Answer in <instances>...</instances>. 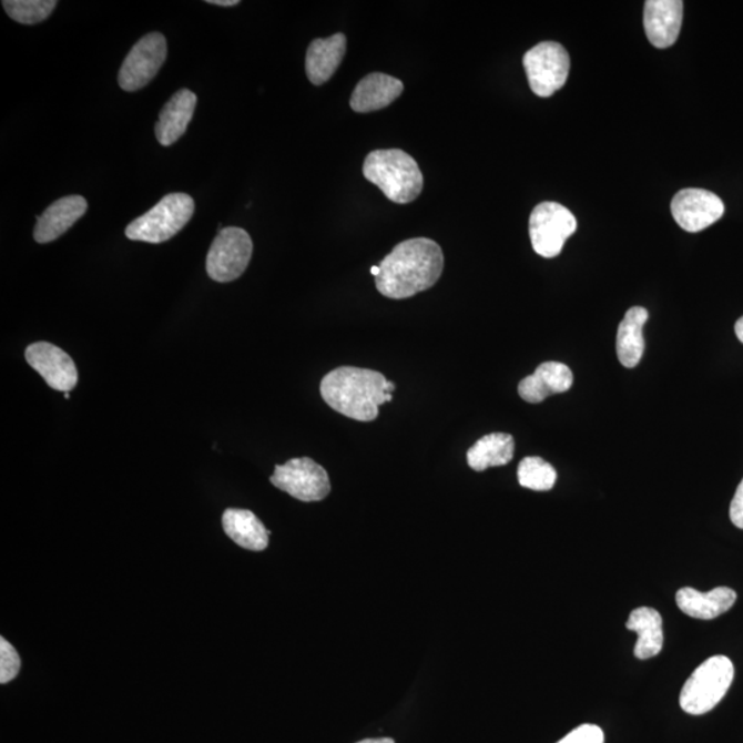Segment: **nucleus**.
I'll return each mask as SVG.
<instances>
[{"label": "nucleus", "instance_id": "b1692460", "mask_svg": "<svg viewBox=\"0 0 743 743\" xmlns=\"http://www.w3.org/2000/svg\"><path fill=\"white\" fill-rule=\"evenodd\" d=\"M558 474L550 462L541 457H525L519 462L518 481L522 488L535 491H548L557 484Z\"/></svg>", "mask_w": 743, "mask_h": 743}, {"label": "nucleus", "instance_id": "9b49d317", "mask_svg": "<svg viewBox=\"0 0 743 743\" xmlns=\"http://www.w3.org/2000/svg\"><path fill=\"white\" fill-rule=\"evenodd\" d=\"M671 211L683 231L699 233L722 218L724 203L716 194L704 189H684L673 197Z\"/></svg>", "mask_w": 743, "mask_h": 743}, {"label": "nucleus", "instance_id": "7ed1b4c3", "mask_svg": "<svg viewBox=\"0 0 743 743\" xmlns=\"http://www.w3.org/2000/svg\"><path fill=\"white\" fill-rule=\"evenodd\" d=\"M363 173L393 203L408 204L420 196L425 179L416 160L401 149H380L365 159Z\"/></svg>", "mask_w": 743, "mask_h": 743}, {"label": "nucleus", "instance_id": "412c9836", "mask_svg": "<svg viewBox=\"0 0 743 743\" xmlns=\"http://www.w3.org/2000/svg\"><path fill=\"white\" fill-rule=\"evenodd\" d=\"M628 630L638 633L633 654L638 660H650L661 653L664 648L662 617L653 608L634 609L627 621Z\"/></svg>", "mask_w": 743, "mask_h": 743}, {"label": "nucleus", "instance_id": "393cba45", "mask_svg": "<svg viewBox=\"0 0 743 743\" xmlns=\"http://www.w3.org/2000/svg\"><path fill=\"white\" fill-rule=\"evenodd\" d=\"M11 20L20 24H38L50 17L55 9V0H4L2 3Z\"/></svg>", "mask_w": 743, "mask_h": 743}, {"label": "nucleus", "instance_id": "c85d7f7f", "mask_svg": "<svg viewBox=\"0 0 743 743\" xmlns=\"http://www.w3.org/2000/svg\"><path fill=\"white\" fill-rule=\"evenodd\" d=\"M210 4L222 6V8H232V6H237L238 0H208Z\"/></svg>", "mask_w": 743, "mask_h": 743}, {"label": "nucleus", "instance_id": "20e7f679", "mask_svg": "<svg viewBox=\"0 0 743 743\" xmlns=\"http://www.w3.org/2000/svg\"><path fill=\"white\" fill-rule=\"evenodd\" d=\"M735 669L727 657L714 655L695 669L680 691V706L694 716L711 712L727 694Z\"/></svg>", "mask_w": 743, "mask_h": 743}, {"label": "nucleus", "instance_id": "9d476101", "mask_svg": "<svg viewBox=\"0 0 743 743\" xmlns=\"http://www.w3.org/2000/svg\"><path fill=\"white\" fill-rule=\"evenodd\" d=\"M165 59L167 40L162 33L153 32L140 39L120 68V88L129 93L144 89L156 77Z\"/></svg>", "mask_w": 743, "mask_h": 743}, {"label": "nucleus", "instance_id": "c756f323", "mask_svg": "<svg viewBox=\"0 0 743 743\" xmlns=\"http://www.w3.org/2000/svg\"><path fill=\"white\" fill-rule=\"evenodd\" d=\"M735 334L736 337L743 343V317L739 319L735 324Z\"/></svg>", "mask_w": 743, "mask_h": 743}, {"label": "nucleus", "instance_id": "6ab92c4d", "mask_svg": "<svg viewBox=\"0 0 743 743\" xmlns=\"http://www.w3.org/2000/svg\"><path fill=\"white\" fill-rule=\"evenodd\" d=\"M347 50V38L343 33L327 39H314L306 54V73L313 84L327 83L340 67Z\"/></svg>", "mask_w": 743, "mask_h": 743}, {"label": "nucleus", "instance_id": "f3484780", "mask_svg": "<svg viewBox=\"0 0 743 743\" xmlns=\"http://www.w3.org/2000/svg\"><path fill=\"white\" fill-rule=\"evenodd\" d=\"M197 96L193 91L182 89L171 96L159 114L156 139L160 145L171 146L186 133L196 110Z\"/></svg>", "mask_w": 743, "mask_h": 743}, {"label": "nucleus", "instance_id": "bb28decb", "mask_svg": "<svg viewBox=\"0 0 743 743\" xmlns=\"http://www.w3.org/2000/svg\"><path fill=\"white\" fill-rule=\"evenodd\" d=\"M558 743H604V733L598 725L581 724Z\"/></svg>", "mask_w": 743, "mask_h": 743}, {"label": "nucleus", "instance_id": "f8f14e48", "mask_svg": "<svg viewBox=\"0 0 743 743\" xmlns=\"http://www.w3.org/2000/svg\"><path fill=\"white\" fill-rule=\"evenodd\" d=\"M26 358L53 390L70 393L78 385L77 365L60 347L48 342L33 343L27 347Z\"/></svg>", "mask_w": 743, "mask_h": 743}, {"label": "nucleus", "instance_id": "a878e982", "mask_svg": "<svg viewBox=\"0 0 743 743\" xmlns=\"http://www.w3.org/2000/svg\"><path fill=\"white\" fill-rule=\"evenodd\" d=\"M21 660L17 650L4 638L0 639V683L8 684L20 672Z\"/></svg>", "mask_w": 743, "mask_h": 743}, {"label": "nucleus", "instance_id": "0eeeda50", "mask_svg": "<svg viewBox=\"0 0 743 743\" xmlns=\"http://www.w3.org/2000/svg\"><path fill=\"white\" fill-rule=\"evenodd\" d=\"M531 91L547 99L562 89L570 72V57L562 44L542 42L523 57Z\"/></svg>", "mask_w": 743, "mask_h": 743}, {"label": "nucleus", "instance_id": "7c9ffc66", "mask_svg": "<svg viewBox=\"0 0 743 743\" xmlns=\"http://www.w3.org/2000/svg\"><path fill=\"white\" fill-rule=\"evenodd\" d=\"M357 743H396L391 739H369Z\"/></svg>", "mask_w": 743, "mask_h": 743}, {"label": "nucleus", "instance_id": "5701e85b", "mask_svg": "<svg viewBox=\"0 0 743 743\" xmlns=\"http://www.w3.org/2000/svg\"><path fill=\"white\" fill-rule=\"evenodd\" d=\"M516 454V441L510 434L493 432L485 436L467 451L468 466L482 472L490 467L508 465Z\"/></svg>", "mask_w": 743, "mask_h": 743}, {"label": "nucleus", "instance_id": "2f4dec72", "mask_svg": "<svg viewBox=\"0 0 743 743\" xmlns=\"http://www.w3.org/2000/svg\"><path fill=\"white\" fill-rule=\"evenodd\" d=\"M370 274H372V276H374L375 278H376L377 276H379V274H380V266H374V267H372V268H370Z\"/></svg>", "mask_w": 743, "mask_h": 743}, {"label": "nucleus", "instance_id": "f257e3e1", "mask_svg": "<svg viewBox=\"0 0 743 743\" xmlns=\"http://www.w3.org/2000/svg\"><path fill=\"white\" fill-rule=\"evenodd\" d=\"M379 266L377 291L390 299H407L437 284L444 271V253L430 238H410L396 245Z\"/></svg>", "mask_w": 743, "mask_h": 743}, {"label": "nucleus", "instance_id": "1a4fd4ad", "mask_svg": "<svg viewBox=\"0 0 743 743\" xmlns=\"http://www.w3.org/2000/svg\"><path fill=\"white\" fill-rule=\"evenodd\" d=\"M271 482L294 499L305 502L322 501L330 491L328 472L308 457L276 466Z\"/></svg>", "mask_w": 743, "mask_h": 743}, {"label": "nucleus", "instance_id": "f03ea898", "mask_svg": "<svg viewBox=\"0 0 743 743\" xmlns=\"http://www.w3.org/2000/svg\"><path fill=\"white\" fill-rule=\"evenodd\" d=\"M387 381L380 372L340 367L324 377L319 391L330 408L348 419L374 421L379 407L393 399Z\"/></svg>", "mask_w": 743, "mask_h": 743}, {"label": "nucleus", "instance_id": "aec40b11", "mask_svg": "<svg viewBox=\"0 0 743 743\" xmlns=\"http://www.w3.org/2000/svg\"><path fill=\"white\" fill-rule=\"evenodd\" d=\"M222 526L228 539L244 550L259 552L266 550L271 531L265 528L258 517L248 510L228 508L223 512Z\"/></svg>", "mask_w": 743, "mask_h": 743}, {"label": "nucleus", "instance_id": "a211bd4d", "mask_svg": "<svg viewBox=\"0 0 743 743\" xmlns=\"http://www.w3.org/2000/svg\"><path fill=\"white\" fill-rule=\"evenodd\" d=\"M736 602V593L727 587H717L709 592H700L685 587L676 593L678 608L696 620H714L727 613Z\"/></svg>", "mask_w": 743, "mask_h": 743}, {"label": "nucleus", "instance_id": "473e14b6", "mask_svg": "<svg viewBox=\"0 0 743 743\" xmlns=\"http://www.w3.org/2000/svg\"><path fill=\"white\" fill-rule=\"evenodd\" d=\"M65 398H67V399H70V398H71L70 393H65Z\"/></svg>", "mask_w": 743, "mask_h": 743}, {"label": "nucleus", "instance_id": "cd10ccee", "mask_svg": "<svg viewBox=\"0 0 743 743\" xmlns=\"http://www.w3.org/2000/svg\"><path fill=\"white\" fill-rule=\"evenodd\" d=\"M730 518L736 528L743 529V479L736 488L733 501H731Z\"/></svg>", "mask_w": 743, "mask_h": 743}, {"label": "nucleus", "instance_id": "dca6fc26", "mask_svg": "<svg viewBox=\"0 0 743 743\" xmlns=\"http://www.w3.org/2000/svg\"><path fill=\"white\" fill-rule=\"evenodd\" d=\"M404 93V83L386 73H370L353 91L352 110L368 113L391 105Z\"/></svg>", "mask_w": 743, "mask_h": 743}, {"label": "nucleus", "instance_id": "39448f33", "mask_svg": "<svg viewBox=\"0 0 743 743\" xmlns=\"http://www.w3.org/2000/svg\"><path fill=\"white\" fill-rule=\"evenodd\" d=\"M194 214V202L186 193H171L152 210L125 227L133 242L160 244L169 242L184 228Z\"/></svg>", "mask_w": 743, "mask_h": 743}, {"label": "nucleus", "instance_id": "ddd939ff", "mask_svg": "<svg viewBox=\"0 0 743 743\" xmlns=\"http://www.w3.org/2000/svg\"><path fill=\"white\" fill-rule=\"evenodd\" d=\"M683 2L680 0H648L644 4V31L657 49H668L676 42L683 24Z\"/></svg>", "mask_w": 743, "mask_h": 743}, {"label": "nucleus", "instance_id": "6e6552de", "mask_svg": "<svg viewBox=\"0 0 743 743\" xmlns=\"http://www.w3.org/2000/svg\"><path fill=\"white\" fill-rule=\"evenodd\" d=\"M253 248V240L244 228H222L208 251V276L216 283L234 282L247 271Z\"/></svg>", "mask_w": 743, "mask_h": 743}, {"label": "nucleus", "instance_id": "423d86ee", "mask_svg": "<svg viewBox=\"0 0 743 743\" xmlns=\"http://www.w3.org/2000/svg\"><path fill=\"white\" fill-rule=\"evenodd\" d=\"M577 231V221L562 204L546 202L537 205L529 220L531 245L542 258H556Z\"/></svg>", "mask_w": 743, "mask_h": 743}, {"label": "nucleus", "instance_id": "4be33fe9", "mask_svg": "<svg viewBox=\"0 0 743 743\" xmlns=\"http://www.w3.org/2000/svg\"><path fill=\"white\" fill-rule=\"evenodd\" d=\"M649 312L634 306L625 313L619 333H617V356L625 368L638 367L644 353L643 327L648 323Z\"/></svg>", "mask_w": 743, "mask_h": 743}, {"label": "nucleus", "instance_id": "4468645a", "mask_svg": "<svg viewBox=\"0 0 743 743\" xmlns=\"http://www.w3.org/2000/svg\"><path fill=\"white\" fill-rule=\"evenodd\" d=\"M573 372L562 363L550 362L539 365L533 375L519 383L518 393L523 401L540 404L548 397L569 391L573 386Z\"/></svg>", "mask_w": 743, "mask_h": 743}, {"label": "nucleus", "instance_id": "2eb2a0df", "mask_svg": "<svg viewBox=\"0 0 743 743\" xmlns=\"http://www.w3.org/2000/svg\"><path fill=\"white\" fill-rule=\"evenodd\" d=\"M88 211V200L82 196H67L57 200L38 216L33 237L39 244H48L65 234Z\"/></svg>", "mask_w": 743, "mask_h": 743}]
</instances>
